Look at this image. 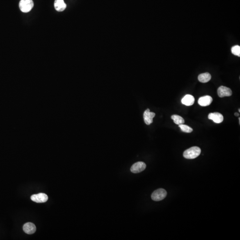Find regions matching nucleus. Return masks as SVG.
Wrapping results in <instances>:
<instances>
[{
  "label": "nucleus",
  "instance_id": "f257e3e1",
  "mask_svg": "<svg viewBox=\"0 0 240 240\" xmlns=\"http://www.w3.org/2000/svg\"><path fill=\"white\" fill-rule=\"evenodd\" d=\"M201 153V149L197 146L192 147L186 149L183 153V157L186 159H193L198 157Z\"/></svg>",
  "mask_w": 240,
  "mask_h": 240
},
{
  "label": "nucleus",
  "instance_id": "f03ea898",
  "mask_svg": "<svg viewBox=\"0 0 240 240\" xmlns=\"http://www.w3.org/2000/svg\"><path fill=\"white\" fill-rule=\"evenodd\" d=\"M34 6L32 0H21L19 2V8L23 13H28L31 10Z\"/></svg>",
  "mask_w": 240,
  "mask_h": 240
},
{
  "label": "nucleus",
  "instance_id": "7ed1b4c3",
  "mask_svg": "<svg viewBox=\"0 0 240 240\" xmlns=\"http://www.w3.org/2000/svg\"><path fill=\"white\" fill-rule=\"evenodd\" d=\"M167 194V192L164 189H157L152 193L151 198L154 201L158 202L165 199Z\"/></svg>",
  "mask_w": 240,
  "mask_h": 240
},
{
  "label": "nucleus",
  "instance_id": "20e7f679",
  "mask_svg": "<svg viewBox=\"0 0 240 240\" xmlns=\"http://www.w3.org/2000/svg\"><path fill=\"white\" fill-rule=\"evenodd\" d=\"M146 167V165L144 162H137L132 165L130 168V170L132 173L134 174H138L144 171Z\"/></svg>",
  "mask_w": 240,
  "mask_h": 240
},
{
  "label": "nucleus",
  "instance_id": "39448f33",
  "mask_svg": "<svg viewBox=\"0 0 240 240\" xmlns=\"http://www.w3.org/2000/svg\"><path fill=\"white\" fill-rule=\"evenodd\" d=\"M31 199L35 202L40 203L47 202L48 200V196L46 194L44 193H39L37 194L32 195L31 196Z\"/></svg>",
  "mask_w": 240,
  "mask_h": 240
},
{
  "label": "nucleus",
  "instance_id": "423d86ee",
  "mask_svg": "<svg viewBox=\"0 0 240 240\" xmlns=\"http://www.w3.org/2000/svg\"><path fill=\"white\" fill-rule=\"evenodd\" d=\"M217 94L220 97H230L232 95V91L229 88L224 86H221L219 87L217 89Z\"/></svg>",
  "mask_w": 240,
  "mask_h": 240
},
{
  "label": "nucleus",
  "instance_id": "0eeeda50",
  "mask_svg": "<svg viewBox=\"0 0 240 240\" xmlns=\"http://www.w3.org/2000/svg\"><path fill=\"white\" fill-rule=\"evenodd\" d=\"M155 114L153 112H151L150 109H147L144 112L143 117L144 121L146 125H149L153 123V118L154 117Z\"/></svg>",
  "mask_w": 240,
  "mask_h": 240
},
{
  "label": "nucleus",
  "instance_id": "6e6552de",
  "mask_svg": "<svg viewBox=\"0 0 240 240\" xmlns=\"http://www.w3.org/2000/svg\"><path fill=\"white\" fill-rule=\"evenodd\" d=\"M208 118L210 120H213V122L217 124L222 123L224 120L222 115L218 112L210 113L208 115Z\"/></svg>",
  "mask_w": 240,
  "mask_h": 240
},
{
  "label": "nucleus",
  "instance_id": "1a4fd4ad",
  "mask_svg": "<svg viewBox=\"0 0 240 240\" xmlns=\"http://www.w3.org/2000/svg\"><path fill=\"white\" fill-rule=\"evenodd\" d=\"M212 101V97L210 96L206 95L199 98L198 103L202 106H207L210 105Z\"/></svg>",
  "mask_w": 240,
  "mask_h": 240
},
{
  "label": "nucleus",
  "instance_id": "9d476101",
  "mask_svg": "<svg viewBox=\"0 0 240 240\" xmlns=\"http://www.w3.org/2000/svg\"><path fill=\"white\" fill-rule=\"evenodd\" d=\"M23 229L25 233L28 234H32L36 232V227L34 224L28 222L23 225Z\"/></svg>",
  "mask_w": 240,
  "mask_h": 240
},
{
  "label": "nucleus",
  "instance_id": "9b49d317",
  "mask_svg": "<svg viewBox=\"0 0 240 240\" xmlns=\"http://www.w3.org/2000/svg\"><path fill=\"white\" fill-rule=\"evenodd\" d=\"M194 101L193 96L190 95H186L182 99V103L186 106H192L194 103Z\"/></svg>",
  "mask_w": 240,
  "mask_h": 240
},
{
  "label": "nucleus",
  "instance_id": "f8f14e48",
  "mask_svg": "<svg viewBox=\"0 0 240 240\" xmlns=\"http://www.w3.org/2000/svg\"><path fill=\"white\" fill-rule=\"evenodd\" d=\"M55 10L58 12L63 11L66 8V4L64 0H55L54 2Z\"/></svg>",
  "mask_w": 240,
  "mask_h": 240
},
{
  "label": "nucleus",
  "instance_id": "ddd939ff",
  "mask_svg": "<svg viewBox=\"0 0 240 240\" xmlns=\"http://www.w3.org/2000/svg\"><path fill=\"white\" fill-rule=\"evenodd\" d=\"M211 79V76L209 72L202 73L198 76V79L202 83H206L210 81Z\"/></svg>",
  "mask_w": 240,
  "mask_h": 240
},
{
  "label": "nucleus",
  "instance_id": "4468645a",
  "mask_svg": "<svg viewBox=\"0 0 240 240\" xmlns=\"http://www.w3.org/2000/svg\"><path fill=\"white\" fill-rule=\"evenodd\" d=\"M171 118L174 120V122L178 126L185 123L184 118L177 115H173L171 116Z\"/></svg>",
  "mask_w": 240,
  "mask_h": 240
},
{
  "label": "nucleus",
  "instance_id": "2eb2a0df",
  "mask_svg": "<svg viewBox=\"0 0 240 240\" xmlns=\"http://www.w3.org/2000/svg\"><path fill=\"white\" fill-rule=\"evenodd\" d=\"M179 127L180 128L182 131L185 132V133H191L193 132V128H191V127L187 126V125L181 124V125H179Z\"/></svg>",
  "mask_w": 240,
  "mask_h": 240
},
{
  "label": "nucleus",
  "instance_id": "dca6fc26",
  "mask_svg": "<svg viewBox=\"0 0 240 240\" xmlns=\"http://www.w3.org/2000/svg\"><path fill=\"white\" fill-rule=\"evenodd\" d=\"M232 53L234 55L240 57V47L239 46H234L231 48Z\"/></svg>",
  "mask_w": 240,
  "mask_h": 240
},
{
  "label": "nucleus",
  "instance_id": "f3484780",
  "mask_svg": "<svg viewBox=\"0 0 240 240\" xmlns=\"http://www.w3.org/2000/svg\"><path fill=\"white\" fill-rule=\"evenodd\" d=\"M234 115H235V116L238 117L240 115L239 114V113H235V114H234Z\"/></svg>",
  "mask_w": 240,
  "mask_h": 240
},
{
  "label": "nucleus",
  "instance_id": "a211bd4d",
  "mask_svg": "<svg viewBox=\"0 0 240 240\" xmlns=\"http://www.w3.org/2000/svg\"><path fill=\"white\" fill-rule=\"evenodd\" d=\"M239 125H240V118L239 117Z\"/></svg>",
  "mask_w": 240,
  "mask_h": 240
},
{
  "label": "nucleus",
  "instance_id": "6ab92c4d",
  "mask_svg": "<svg viewBox=\"0 0 240 240\" xmlns=\"http://www.w3.org/2000/svg\"><path fill=\"white\" fill-rule=\"evenodd\" d=\"M240 109H239V112H240Z\"/></svg>",
  "mask_w": 240,
  "mask_h": 240
}]
</instances>
